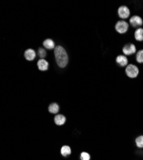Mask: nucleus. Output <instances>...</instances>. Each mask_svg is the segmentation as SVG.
<instances>
[{"label":"nucleus","mask_w":143,"mask_h":160,"mask_svg":"<svg viewBox=\"0 0 143 160\" xmlns=\"http://www.w3.org/2000/svg\"><path fill=\"white\" fill-rule=\"evenodd\" d=\"M54 54L58 66L60 68L66 67L69 62V57L65 49L60 46H57L54 49Z\"/></svg>","instance_id":"obj_1"},{"label":"nucleus","mask_w":143,"mask_h":160,"mask_svg":"<svg viewBox=\"0 0 143 160\" xmlns=\"http://www.w3.org/2000/svg\"><path fill=\"white\" fill-rule=\"evenodd\" d=\"M126 75L130 78H136L139 74V69L135 65L129 64L127 65L125 69Z\"/></svg>","instance_id":"obj_2"},{"label":"nucleus","mask_w":143,"mask_h":160,"mask_svg":"<svg viewBox=\"0 0 143 160\" xmlns=\"http://www.w3.org/2000/svg\"><path fill=\"white\" fill-rule=\"evenodd\" d=\"M128 24L127 22L125 21H118V23L116 25L115 28L116 30L117 31V32H118L119 33L123 34L126 33L128 30Z\"/></svg>","instance_id":"obj_3"},{"label":"nucleus","mask_w":143,"mask_h":160,"mask_svg":"<svg viewBox=\"0 0 143 160\" xmlns=\"http://www.w3.org/2000/svg\"><path fill=\"white\" fill-rule=\"evenodd\" d=\"M130 10L126 6H121L118 9V15L121 19H126L130 16Z\"/></svg>","instance_id":"obj_4"},{"label":"nucleus","mask_w":143,"mask_h":160,"mask_svg":"<svg viewBox=\"0 0 143 160\" xmlns=\"http://www.w3.org/2000/svg\"><path fill=\"white\" fill-rule=\"evenodd\" d=\"M123 52L125 55H131L136 52V48L133 44H127L123 48Z\"/></svg>","instance_id":"obj_5"},{"label":"nucleus","mask_w":143,"mask_h":160,"mask_svg":"<svg viewBox=\"0 0 143 160\" xmlns=\"http://www.w3.org/2000/svg\"><path fill=\"white\" fill-rule=\"evenodd\" d=\"M130 23L133 28H139L142 25V19L141 17L134 16L130 19Z\"/></svg>","instance_id":"obj_6"},{"label":"nucleus","mask_w":143,"mask_h":160,"mask_svg":"<svg viewBox=\"0 0 143 160\" xmlns=\"http://www.w3.org/2000/svg\"><path fill=\"white\" fill-rule=\"evenodd\" d=\"M24 55L26 60L28 61H33L36 57V53L32 49H28L26 50Z\"/></svg>","instance_id":"obj_7"},{"label":"nucleus","mask_w":143,"mask_h":160,"mask_svg":"<svg viewBox=\"0 0 143 160\" xmlns=\"http://www.w3.org/2000/svg\"><path fill=\"white\" fill-rule=\"evenodd\" d=\"M66 117L62 114L56 115L54 118V122L55 123V124L57 126L64 125V124L66 123Z\"/></svg>","instance_id":"obj_8"},{"label":"nucleus","mask_w":143,"mask_h":160,"mask_svg":"<svg viewBox=\"0 0 143 160\" xmlns=\"http://www.w3.org/2000/svg\"><path fill=\"white\" fill-rule=\"evenodd\" d=\"M37 67L41 71L47 70L49 67V63L44 59H40L37 62Z\"/></svg>","instance_id":"obj_9"},{"label":"nucleus","mask_w":143,"mask_h":160,"mask_svg":"<svg viewBox=\"0 0 143 160\" xmlns=\"http://www.w3.org/2000/svg\"><path fill=\"white\" fill-rule=\"evenodd\" d=\"M116 62L121 67H125L128 64V59L125 56L119 55L116 58Z\"/></svg>","instance_id":"obj_10"},{"label":"nucleus","mask_w":143,"mask_h":160,"mask_svg":"<svg viewBox=\"0 0 143 160\" xmlns=\"http://www.w3.org/2000/svg\"><path fill=\"white\" fill-rule=\"evenodd\" d=\"M135 38L137 41H142L143 40V29L141 28H137L135 32Z\"/></svg>","instance_id":"obj_11"},{"label":"nucleus","mask_w":143,"mask_h":160,"mask_svg":"<svg viewBox=\"0 0 143 160\" xmlns=\"http://www.w3.org/2000/svg\"><path fill=\"white\" fill-rule=\"evenodd\" d=\"M43 46L47 49H55V42L50 39H48L43 42Z\"/></svg>","instance_id":"obj_12"},{"label":"nucleus","mask_w":143,"mask_h":160,"mask_svg":"<svg viewBox=\"0 0 143 160\" xmlns=\"http://www.w3.org/2000/svg\"><path fill=\"white\" fill-rule=\"evenodd\" d=\"M48 111L52 114H56L59 112V106L56 103H52L48 107Z\"/></svg>","instance_id":"obj_13"},{"label":"nucleus","mask_w":143,"mask_h":160,"mask_svg":"<svg viewBox=\"0 0 143 160\" xmlns=\"http://www.w3.org/2000/svg\"><path fill=\"white\" fill-rule=\"evenodd\" d=\"M61 154L63 156H67L71 154V150L68 145H64L61 148Z\"/></svg>","instance_id":"obj_14"},{"label":"nucleus","mask_w":143,"mask_h":160,"mask_svg":"<svg viewBox=\"0 0 143 160\" xmlns=\"http://www.w3.org/2000/svg\"><path fill=\"white\" fill-rule=\"evenodd\" d=\"M135 143H136L137 147L139 148H143V136H138L135 139Z\"/></svg>","instance_id":"obj_15"},{"label":"nucleus","mask_w":143,"mask_h":160,"mask_svg":"<svg viewBox=\"0 0 143 160\" xmlns=\"http://www.w3.org/2000/svg\"><path fill=\"white\" fill-rule=\"evenodd\" d=\"M136 60L139 63H143V49L139 51L136 55Z\"/></svg>","instance_id":"obj_16"},{"label":"nucleus","mask_w":143,"mask_h":160,"mask_svg":"<svg viewBox=\"0 0 143 160\" xmlns=\"http://www.w3.org/2000/svg\"><path fill=\"white\" fill-rule=\"evenodd\" d=\"M38 56L41 58V59H44V58H45L46 56L47 53L46 51V50L44 48H40L38 50V52H37Z\"/></svg>","instance_id":"obj_17"},{"label":"nucleus","mask_w":143,"mask_h":160,"mask_svg":"<svg viewBox=\"0 0 143 160\" xmlns=\"http://www.w3.org/2000/svg\"><path fill=\"white\" fill-rule=\"evenodd\" d=\"M81 160H90L91 156L89 153L86 152H83L80 154Z\"/></svg>","instance_id":"obj_18"}]
</instances>
